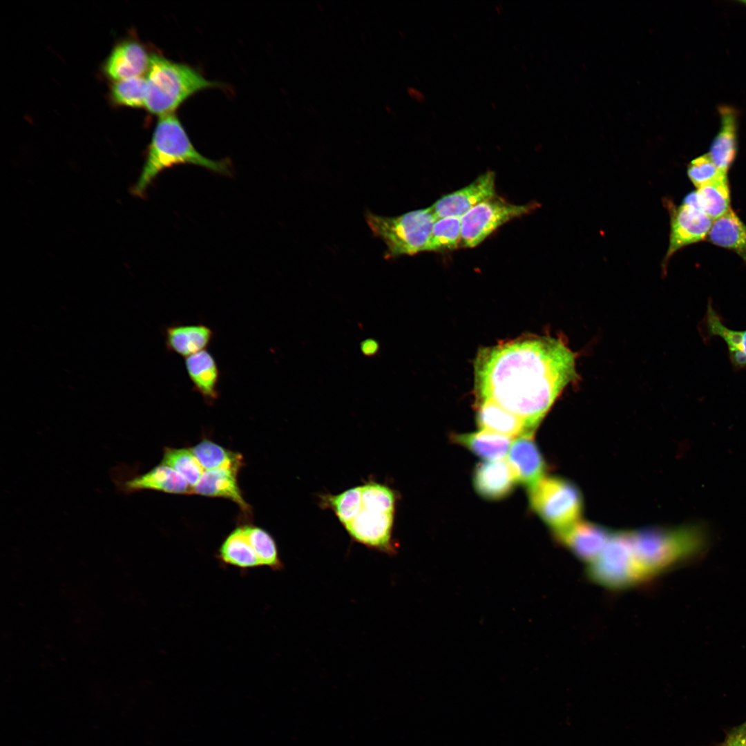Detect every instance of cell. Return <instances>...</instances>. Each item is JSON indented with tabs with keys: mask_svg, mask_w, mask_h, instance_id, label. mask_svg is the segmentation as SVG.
<instances>
[{
	"mask_svg": "<svg viewBox=\"0 0 746 746\" xmlns=\"http://www.w3.org/2000/svg\"><path fill=\"white\" fill-rule=\"evenodd\" d=\"M687 175L698 189L727 175L720 171L707 153L690 162L687 167Z\"/></svg>",
	"mask_w": 746,
	"mask_h": 746,
	"instance_id": "cell-31",
	"label": "cell"
},
{
	"mask_svg": "<svg viewBox=\"0 0 746 746\" xmlns=\"http://www.w3.org/2000/svg\"><path fill=\"white\" fill-rule=\"evenodd\" d=\"M373 234L387 246L386 259L425 251L431 231L437 220L431 207L395 217L365 214Z\"/></svg>",
	"mask_w": 746,
	"mask_h": 746,
	"instance_id": "cell-6",
	"label": "cell"
},
{
	"mask_svg": "<svg viewBox=\"0 0 746 746\" xmlns=\"http://www.w3.org/2000/svg\"><path fill=\"white\" fill-rule=\"evenodd\" d=\"M361 501L354 517L343 525L350 537L365 547L389 555L396 553L392 539L396 492L375 481L361 486Z\"/></svg>",
	"mask_w": 746,
	"mask_h": 746,
	"instance_id": "cell-4",
	"label": "cell"
},
{
	"mask_svg": "<svg viewBox=\"0 0 746 746\" xmlns=\"http://www.w3.org/2000/svg\"><path fill=\"white\" fill-rule=\"evenodd\" d=\"M576 356L560 338L525 336L481 348L474 364L476 403L490 402L533 433L577 376Z\"/></svg>",
	"mask_w": 746,
	"mask_h": 746,
	"instance_id": "cell-1",
	"label": "cell"
},
{
	"mask_svg": "<svg viewBox=\"0 0 746 746\" xmlns=\"http://www.w3.org/2000/svg\"></svg>",
	"mask_w": 746,
	"mask_h": 746,
	"instance_id": "cell-35",
	"label": "cell"
},
{
	"mask_svg": "<svg viewBox=\"0 0 746 746\" xmlns=\"http://www.w3.org/2000/svg\"><path fill=\"white\" fill-rule=\"evenodd\" d=\"M146 80L144 107L160 117L175 113L184 101L196 93L220 86L192 67L157 55L151 56Z\"/></svg>",
	"mask_w": 746,
	"mask_h": 746,
	"instance_id": "cell-5",
	"label": "cell"
},
{
	"mask_svg": "<svg viewBox=\"0 0 746 746\" xmlns=\"http://www.w3.org/2000/svg\"><path fill=\"white\" fill-rule=\"evenodd\" d=\"M190 449L204 470L220 468L240 470L243 466L241 455L227 450L211 440L203 439Z\"/></svg>",
	"mask_w": 746,
	"mask_h": 746,
	"instance_id": "cell-26",
	"label": "cell"
},
{
	"mask_svg": "<svg viewBox=\"0 0 746 746\" xmlns=\"http://www.w3.org/2000/svg\"><path fill=\"white\" fill-rule=\"evenodd\" d=\"M260 564L274 571L283 570L277 545L272 536L262 528L254 525L242 526Z\"/></svg>",
	"mask_w": 746,
	"mask_h": 746,
	"instance_id": "cell-27",
	"label": "cell"
},
{
	"mask_svg": "<svg viewBox=\"0 0 746 746\" xmlns=\"http://www.w3.org/2000/svg\"><path fill=\"white\" fill-rule=\"evenodd\" d=\"M146 80L142 76L116 81L111 87V97L117 105L132 108L145 106Z\"/></svg>",
	"mask_w": 746,
	"mask_h": 746,
	"instance_id": "cell-30",
	"label": "cell"
},
{
	"mask_svg": "<svg viewBox=\"0 0 746 746\" xmlns=\"http://www.w3.org/2000/svg\"><path fill=\"white\" fill-rule=\"evenodd\" d=\"M161 463L175 470L192 488L204 472L190 448H165Z\"/></svg>",
	"mask_w": 746,
	"mask_h": 746,
	"instance_id": "cell-28",
	"label": "cell"
},
{
	"mask_svg": "<svg viewBox=\"0 0 746 746\" xmlns=\"http://www.w3.org/2000/svg\"><path fill=\"white\" fill-rule=\"evenodd\" d=\"M669 204L671 229L669 245L664 258L666 262L680 249L705 239L713 222L698 207L684 202L678 207Z\"/></svg>",
	"mask_w": 746,
	"mask_h": 746,
	"instance_id": "cell-9",
	"label": "cell"
},
{
	"mask_svg": "<svg viewBox=\"0 0 746 746\" xmlns=\"http://www.w3.org/2000/svg\"><path fill=\"white\" fill-rule=\"evenodd\" d=\"M361 347L363 353L369 356L376 354L379 349L378 343L372 339H367L362 342Z\"/></svg>",
	"mask_w": 746,
	"mask_h": 746,
	"instance_id": "cell-33",
	"label": "cell"
},
{
	"mask_svg": "<svg viewBox=\"0 0 746 746\" xmlns=\"http://www.w3.org/2000/svg\"><path fill=\"white\" fill-rule=\"evenodd\" d=\"M739 2L743 3V4H745L746 6V0L739 1Z\"/></svg>",
	"mask_w": 746,
	"mask_h": 746,
	"instance_id": "cell-34",
	"label": "cell"
},
{
	"mask_svg": "<svg viewBox=\"0 0 746 746\" xmlns=\"http://www.w3.org/2000/svg\"><path fill=\"white\" fill-rule=\"evenodd\" d=\"M476 405V419L480 430L512 439L534 435L522 420L500 407L490 402H479Z\"/></svg>",
	"mask_w": 746,
	"mask_h": 746,
	"instance_id": "cell-20",
	"label": "cell"
},
{
	"mask_svg": "<svg viewBox=\"0 0 746 746\" xmlns=\"http://www.w3.org/2000/svg\"><path fill=\"white\" fill-rule=\"evenodd\" d=\"M710 336H718L726 343L729 358L736 367L746 366V330L738 331L725 326L709 303L705 319Z\"/></svg>",
	"mask_w": 746,
	"mask_h": 746,
	"instance_id": "cell-24",
	"label": "cell"
},
{
	"mask_svg": "<svg viewBox=\"0 0 746 746\" xmlns=\"http://www.w3.org/2000/svg\"><path fill=\"white\" fill-rule=\"evenodd\" d=\"M213 335L206 325H173L166 328L165 345L169 352L186 358L205 350Z\"/></svg>",
	"mask_w": 746,
	"mask_h": 746,
	"instance_id": "cell-19",
	"label": "cell"
},
{
	"mask_svg": "<svg viewBox=\"0 0 746 746\" xmlns=\"http://www.w3.org/2000/svg\"><path fill=\"white\" fill-rule=\"evenodd\" d=\"M461 242V218L437 219L432 227L426 251H446L457 249Z\"/></svg>",
	"mask_w": 746,
	"mask_h": 746,
	"instance_id": "cell-29",
	"label": "cell"
},
{
	"mask_svg": "<svg viewBox=\"0 0 746 746\" xmlns=\"http://www.w3.org/2000/svg\"><path fill=\"white\" fill-rule=\"evenodd\" d=\"M532 435L513 440L506 459L517 482L528 488L545 476L546 461Z\"/></svg>",
	"mask_w": 746,
	"mask_h": 746,
	"instance_id": "cell-12",
	"label": "cell"
},
{
	"mask_svg": "<svg viewBox=\"0 0 746 746\" xmlns=\"http://www.w3.org/2000/svg\"><path fill=\"white\" fill-rule=\"evenodd\" d=\"M119 490L132 493L152 490L171 494H192L193 488L175 470L160 463L149 471L129 478L115 479Z\"/></svg>",
	"mask_w": 746,
	"mask_h": 746,
	"instance_id": "cell-13",
	"label": "cell"
},
{
	"mask_svg": "<svg viewBox=\"0 0 746 746\" xmlns=\"http://www.w3.org/2000/svg\"><path fill=\"white\" fill-rule=\"evenodd\" d=\"M720 125L707 153L722 173L727 174L737 152L738 115L731 106L718 107Z\"/></svg>",
	"mask_w": 746,
	"mask_h": 746,
	"instance_id": "cell-17",
	"label": "cell"
},
{
	"mask_svg": "<svg viewBox=\"0 0 746 746\" xmlns=\"http://www.w3.org/2000/svg\"><path fill=\"white\" fill-rule=\"evenodd\" d=\"M185 367L195 392L209 404L219 396L220 371L212 354L203 350L185 359Z\"/></svg>",
	"mask_w": 746,
	"mask_h": 746,
	"instance_id": "cell-18",
	"label": "cell"
},
{
	"mask_svg": "<svg viewBox=\"0 0 746 746\" xmlns=\"http://www.w3.org/2000/svg\"><path fill=\"white\" fill-rule=\"evenodd\" d=\"M452 439L487 461L505 459L513 441L512 438L481 430L455 434Z\"/></svg>",
	"mask_w": 746,
	"mask_h": 746,
	"instance_id": "cell-22",
	"label": "cell"
},
{
	"mask_svg": "<svg viewBox=\"0 0 746 746\" xmlns=\"http://www.w3.org/2000/svg\"><path fill=\"white\" fill-rule=\"evenodd\" d=\"M630 553L640 584L700 553L708 532L701 524L675 528L627 530Z\"/></svg>",
	"mask_w": 746,
	"mask_h": 746,
	"instance_id": "cell-2",
	"label": "cell"
},
{
	"mask_svg": "<svg viewBox=\"0 0 746 746\" xmlns=\"http://www.w3.org/2000/svg\"><path fill=\"white\" fill-rule=\"evenodd\" d=\"M535 204L517 205L491 198L473 207L461 218V244L472 248L507 222L529 213Z\"/></svg>",
	"mask_w": 746,
	"mask_h": 746,
	"instance_id": "cell-8",
	"label": "cell"
},
{
	"mask_svg": "<svg viewBox=\"0 0 746 746\" xmlns=\"http://www.w3.org/2000/svg\"><path fill=\"white\" fill-rule=\"evenodd\" d=\"M217 557L221 563L241 570L261 566L242 526L237 527L226 537Z\"/></svg>",
	"mask_w": 746,
	"mask_h": 746,
	"instance_id": "cell-23",
	"label": "cell"
},
{
	"mask_svg": "<svg viewBox=\"0 0 746 746\" xmlns=\"http://www.w3.org/2000/svg\"><path fill=\"white\" fill-rule=\"evenodd\" d=\"M506 459L478 464L474 471L473 484L481 497L499 499L508 495L517 483Z\"/></svg>",
	"mask_w": 746,
	"mask_h": 746,
	"instance_id": "cell-16",
	"label": "cell"
},
{
	"mask_svg": "<svg viewBox=\"0 0 746 746\" xmlns=\"http://www.w3.org/2000/svg\"><path fill=\"white\" fill-rule=\"evenodd\" d=\"M695 192L699 208L713 221L724 215L731 208L727 175L698 189Z\"/></svg>",
	"mask_w": 746,
	"mask_h": 746,
	"instance_id": "cell-25",
	"label": "cell"
},
{
	"mask_svg": "<svg viewBox=\"0 0 746 746\" xmlns=\"http://www.w3.org/2000/svg\"><path fill=\"white\" fill-rule=\"evenodd\" d=\"M151 56L144 46L133 41L117 45L106 60L104 70L111 79L119 81L142 76L148 71Z\"/></svg>",
	"mask_w": 746,
	"mask_h": 746,
	"instance_id": "cell-15",
	"label": "cell"
},
{
	"mask_svg": "<svg viewBox=\"0 0 746 746\" xmlns=\"http://www.w3.org/2000/svg\"><path fill=\"white\" fill-rule=\"evenodd\" d=\"M495 174L488 171L472 183L438 200L431 207L437 219L461 218L477 204L495 196Z\"/></svg>",
	"mask_w": 746,
	"mask_h": 746,
	"instance_id": "cell-10",
	"label": "cell"
},
{
	"mask_svg": "<svg viewBox=\"0 0 746 746\" xmlns=\"http://www.w3.org/2000/svg\"><path fill=\"white\" fill-rule=\"evenodd\" d=\"M238 469L220 468L204 470L201 478L193 488L192 494L220 497L232 501L247 515H251V508L245 500L238 486Z\"/></svg>",
	"mask_w": 746,
	"mask_h": 746,
	"instance_id": "cell-14",
	"label": "cell"
},
{
	"mask_svg": "<svg viewBox=\"0 0 746 746\" xmlns=\"http://www.w3.org/2000/svg\"><path fill=\"white\" fill-rule=\"evenodd\" d=\"M185 164L201 166L218 174L231 173L230 160H211L197 151L175 113L160 117L146 151L144 164L131 193L143 198L160 173Z\"/></svg>",
	"mask_w": 746,
	"mask_h": 746,
	"instance_id": "cell-3",
	"label": "cell"
},
{
	"mask_svg": "<svg viewBox=\"0 0 746 746\" xmlns=\"http://www.w3.org/2000/svg\"><path fill=\"white\" fill-rule=\"evenodd\" d=\"M529 499L531 508L554 533L579 521L584 508L575 484L555 476H544L529 488Z\"/></svg>",
	"mask_w": 746,
	"mask_h": 746,
	"instance_id": "cell-7",
	"label": "cell"
},
{
	"mask_svg": "<svg viewBox=\"0 0 746 746\" xmlns=\"http://www.w3.org/2000/svg\"><path fill=\"white\" fill-rule=\"evenodd\" d=\"M612 532L602 525L579 520L554 534L560 543L588 565L600 555Z\"/></svg>",
	"mask_w": 746,
	"mask_h": 746,
	"instance_id": "cell-11",
	"label": "cell"
},
{
	"mask_svg": "<svg viewBox=\"0 0 746 746\" xmlns=\"http://www.w3.org/2000/svg\"><path fill=\"white\" fill-rule=\"evenodd\" d=\"M706 239L734 251L746 262V225L731 208L713 221Z\"/></svg>",
	"mask_w": 746,
	"mask_h": 746,
	"instance_id": "cell-21",
	"label": "cell"
},
{
	"mask_svg": "<svg viewBox=\"0 0 746 746\" xmlns=\"http://www.w3.org/2000/svg\"><path fill=\"white\" fill-rule=\"evenodd\" d=\"M718 746H746V723L729 732Z\"/></svg>",
	"mask_w": 746,
	"mask_h": 746,
	"instance_id": "cell-32",
	"label": "cell"
}]
</instances>
